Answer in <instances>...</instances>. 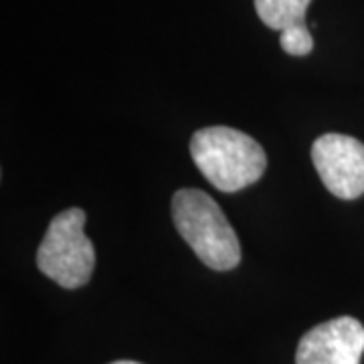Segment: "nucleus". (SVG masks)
<instances>
[{
  "instance_id": "nucleus-1",
  "label": "nucleus",
  "mask_w": 364,
  "mask_h": 364,
  "mask_svg": "<svg viewBox=\"0 0 364 364\" xmlns=\"http://www.w3.org/2000/svg\"><path fill=\"white\" fill-rule=\"evenodd\" d=\"M191 156L221 193H237L259 181L267 168V156L259 142L229 126H210L193 134Z\"/></svg>"
},
{
  "instance_id": "nucleus-2",
  "label": "nucleus",
  "mask_w": 364,
  "mask_h": 364,
  "mask_svg": "<svg viewBox=\"0 0 364 364\" xmlns=\"http://www.w3.org/2000/svg\"><path fill=\"white\" fill-rule=\"evenodd\" d=\"M172 219L196 257L215 272H229L241 261V245L221 207L203 191L181 188L172 196Z\"/></svg>"
},
{
  "instance_id": "nucleus-3",
  "label": "nucleus",
  "mask_w": 364,
  "mask_h": 364,
  "mask_svg": "<svg viewBox=\"0 0 364 364\" xmlns=\"http://www.w3.org/2000/svg\"><path fill=\"white\" fill-rule=\"evenodd\" d=\"M85 210L67 208L53 217L37 251V265L47 277L65 289H77L91 279L95 251L83 227Z\"/></svg>"
},
{
  "instance_id": "nucleus-4",
  "label": "nucleus",
  "mask_w": 364,
  "mask_h": 364,
  "mask_svg": "<svg viewBox=\"0 0 364 364\" xmlns=\"http://www.w3.org/2000/svg\"><path fill=\"white\" fill-rule=\"evenodd\" d=\"M312 162L324 186L342 200L364 195V144L344 134H324L312 144Z\"/></svg>"
},
{
  "instance_id": "nucleus-5",
  "label": "nucleus",
  "mask_w": 364,
  "mask_h": 364,
  "mask_svg": "<svg viewBox=\"0 0 364 364\" xmlns=\"http://www.w3.org/2000/svg\"><path fill=\"white\" fill-rule=\"evenodd\" d=\"M364 326L352 316H340L304 334L296 350V364H360Z\"/></svg>"
},
{
  "instance_id": "nucleus-6",
  "label": "nucleus",
  "mask_w": 364,
  "mask_h": 364,
  "mask_svg": "<svg viewBox=\"0 0 364 364\" xmlns=\"http://www.w3.org/2000/svg\"><path fill=\"white\" fill-rule=\"evenodd\" d=\"M263 25L282 33L279 45L291 57L312 53L314 39L306 26V11L312 0H253Z\"/></svg>"
},
{
  "instance_id": "nucleus-7",
  "label": "nucleus",
  "mask_w": 364,
  "mask_h": 364,
  "mask_svg": "<svg viewBox=\"0 0 364 364\" xmlns=\"http://www.w3.org/2000/svg\"><path fill=\"white\" fill-rule=\"evenodd\" d=\"M112 364H142V363H134V360H116V363Z\"/></svg>"
}]
</instances>
